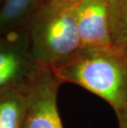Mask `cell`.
<instances>
[{"label": "cell", "instance_id": "cell-1", "mask_svg": "<svg viewBox=\"0 0 127 128\" xmlns=\"http://www.w3.org/2000/svg\"><path fill=\"white\" fill-rule=\"evenodd\" d=\"M51 69L62 84H76L106 101L117 118L127 108V46H83Z\"/></svg>", "mask_w": 127, "mask_h": 128}, {"label": "cell", "instance_id": "cell-2", "mask_svg": "<svg viewBox=\"0 0 127 128\" xmlns=\"http://www.w3.org/2000/svg\"><path fill=\"white\" fill-rule=\"evenodd\" d=\"M26 28L31 56L39 64L54 68L81 48L75 1L45 0Z\"/></svg>", "mask_w": 127, "mask_h": 128}, {"label": "cell", "instance_id": "cell-3", "mask_svg": "<svg viewBox=\"0 0 127 128\" xmlns=\"http://www.w3.org/2000/svg\"><path fill=\"white\" fill-rule=\"evenodd\" d=\"M40 65L31 56L26 26L0 34V92L30 84Z\"/></svg>", "mask_w": 127, "mask_h": 128}, {"label": "cell", "instance_id": "cell-4", "mask_svg": "<svg viewBox=\"0 0 127 128\" xmlns=\"http://www.w3.org/2000/svg\"><path fill=\"white\" fill-rule=\"evenodd\" d=\"M61 84L50 67L40 65L30 84L28 107L22 128H64L57 105Z\"/></svg>", "mask_w": 127, "mask_h": 128}, {"label": "cell", "instance_id": "cell-5", "mask_svg": "<svg viewBox=\"0 0 127 128\" xmlns=\"http://www.w3.org/2000/svg\"><path fill=\"white\" fill-rule=\"evenodd\" d=\"M75 16L81 47L112 44L108 0H76Z\"/></svg>", "mask_w": 127, "mask_h": 128}, {"label": "cell", "instance_id": "cell-6", "mask_svg": "<svg viewBox=\"0 0 127 128\" xmlns=\"http://www.w3.org/2000/svg\"><path fill=\"white\" fill-rule=\"evenodd\" d=\"M30 84L13 86L0 92V128L23 127L28 107Z\"/></svg>", "mask_w": 127, "mask_h": 128}, {"label": "cell", "instance_id": "cell-7", "mask_svg": "<svg viewBox=\"0 0 127 128\" xmlns=\"http://www.w3.org/2000/svg\"><path fill=\"white\" fill-rule=\"evenodd\" d=\"M45 0H2L0 4V34L26 26Z\"/></svg>", "mask_w": 127, "mask_h": 128}, {"label": "cell", "instance_id": "cell-8", "mask_svg": "<svg viewBox=\"0 0 127 128\" xmlns=\"http://www.w3.org/2000/svg\"><path fill=\"white\" fill-rule=\"evenodd\" d=\"M112 44L127 46V0H108Z\"/></svg>", "mask_w": 127, "mask_h": 128}, {"label": "cell", "instance_id": "cell-9", "mask_svg": "<svg viewBox=\"0 0 127 128\" xmlns=\"http://www.w3.org/2000/svg\"><path fill=\"white\" fill-rule=\"evenodd\" d=\"M119 128H127V108L125 112L117 118Z\"/></svg>", "mask_w": 127, "mask_h": 128}, {"label": "cell", "instance_id": "cell-10", "mask_svg": "<svg viewBox=\"0 0 127 128\" xmlns=\"http://www.w3.org/2000/svg\"><path fill=\"white\" fill-rule=\"evenodd\" d=\"M2 0H0V4H2Z\"/></svg>", "mask_w": 127, "mask_h": 128}, {"label": "cell", "instance_id": "cell-11", "mask_svg": "<svg viewBox=\"0 0 127 128\" xmlns=\"http://www.w3.org/2000/svg\"><path fill=\"white\" fill-rule=\"evenodd\" d=\"M71 1H76V0H71Z\"/></svg>", "mask_w": 127, "mask_h": 128}]
</instances>
